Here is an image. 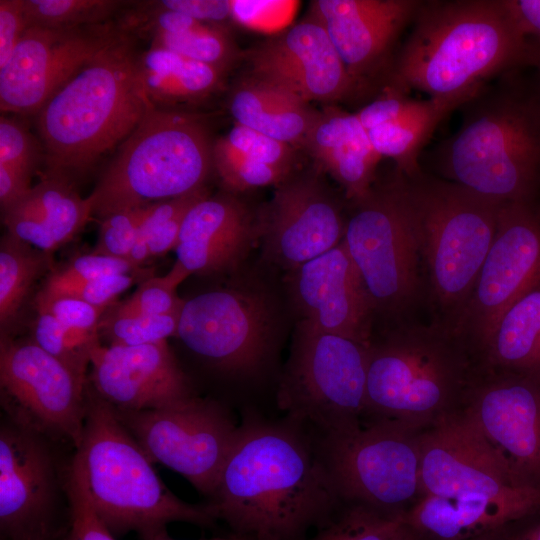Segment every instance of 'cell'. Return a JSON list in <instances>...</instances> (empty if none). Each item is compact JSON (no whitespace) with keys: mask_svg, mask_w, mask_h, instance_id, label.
Wrapping results in <instances>:
<instances>
[{"mask_svg":"<svg viewBox=\"0 0 540 540\" xmlns=\"http://www.w3.org/2000/svg\"><path fill=\"white\" fill-rule=\"evenodd\" d=\"M458 130L433 153L447 180L499 203L534 202L540 191V95L508 81L461 107Z\"/></svg>","mask_w":540,"mask_h":540,"instance_id":"obj_5","label":"cell"},{"mask_svg":"<svg viewBox=\"0 0 540 540\" xmlns=\"http://www.w3.org/2000/svg\"><path fill=\"white\" fill-rule=\"evenodd\" d=\"M148 3L155 8L183 13L203 23L226 26L233 20L231 0H159Z\"/></svg>","mask_w":540,"mask_h":540,"instance_id":"obj_48","label":"cell"},{"mask_svg":"<svg viewBox=\"0 0 540 540\" xmlns=\"http://www.w3.org/2000/svg\"><path fill=\"white\" fill-rule=\"evenodd\" d=\"M86 398L84 429L69 471L115 537L135 532L141 540H159L173 522L215 524L210 503H188L165 485L113 408L88 385Z\"/></svg>","mask_w":540,"mask_h":540,"instance_id":"obj_3","label":"cell"},{"mask_svg":"<svg viewBox=\"0 0 540 540\" xmlns=\"http://www.w3.org/2000/svg\"><path fill=\"white\" fill-rule=\"evenodd\" d=\"M318 168L343 188L352 202L362 198L376 181L381 157L356 113L335 105L317 110L302 147Z\"/></svg>","mask_w":540,"mask_h":540,"instance_id":"obj_27","label":"cell"},{"mask_svg":"<svg viewBox=\"0 0 540 540\" xmlns=\"http://www.w3.org/2000/svg\"><path fill=\"white\" fill-rule=\"evenodd\" d=\"M390 540H421L405 523Z\"/></svg>","mask_w":540,"mask_h":540,"instance_id":"obj_54","label":"cell"},{"mask_svg":"<svg viewBox=\"0 0 540 540\" xmlns=\"http://www.w3.org/2000/svg\"><path fill=\"white\" fill-rule=\"evenodd\" d=\"M44 151L42 144L20 121L0 118V165L32 174Z\"/></svg>","mask_w":540,"mask_h":540,"instance_id":"obj_44","label":"cell"},{"mask_svg":"<svg viewBox=\"0 0 540 540\" xmlns=\"http://www.w3.org/2000/svg\"><path fill=\"white\" fill-rule=\"evenodd\" d=\"M418 0H314L309 14L327 31L351 76L364 88L387 70L391 53L421 5Z\"/></svg>","mask_w":540,"mask_h":540,"instance_id":"obj_23","label":"cell"},{"mask_svg":"<svg viewBox=\"0 0 540 540\" xmlns=\"http://www.w3.org/2000/svg\"><path fill=\"white\" fill-rule=\"evenodd\" d=\"M525 64L536 68L540 81V38L528 37V54ZM536 90L540 95V86Z\"/></svg>","mask_w":540,"mask_h":540,"instance_id":"obj_53","label":"cell"},{"mask_svg":"<svg viewBox=\"0 0 540 540\" xmlns=\"http://www.w3.org/2000/svg\"><path fill=\"white\" fill-rule=\"evenodd\" d=\"M55 443L5 418L0 427L1 540H61L69 530V464Z\"/></svg>","mask_w":540,"mask_h":540,"instance_id":"obj_12","label":"cell"},{"mask_svg":"<svg viewBox=\"0 0 540 540\" xmlns=\"http://www.w3.org/2000/svg\"><path fill=\"white\" fill-rule=\"evenodd\" d=\"M119 0H23L30 27L75 29L112 21L127 6Z\"/></svg>","mask_w":540,"mask_h":540,"instance_id":"obj_35","label":"cell"},{"mask_svg":"<svg viewBox=\"0 0 540 540\" xmlns=\"http://www.w3.org/2000/svg\"><path fill=\"white\" fill-rule=\"evenodd\" d=\"M295 160V147L236 123L213 142V169L230 193L278 185Z\"/></svg>","mask_w":540,"mask_h":540,"instance_id":"obj_29","label":"cell"},{"mask_svg":"<svg viewBox=\"0 0 540 540\" xmlns=\"http://www.w3.org/2000/svg\"><path fill=\"white\" fill-rule=\"evenodd\" d=\"M113 410L153 463L212 496L239 430L226 408L194 395L159 409Z\"/></svg>","mask_w":540,"mask_h":540,"instance_id":"obj_14","label":"cell"},{"mask_svg":"<svg viewBox=\"0 0 540 540\" xmlns=\"http://www.w3.org/2000/svg\"><path fill=\"white\" fill-rule=\"evenodd\" d=\"M142 269L128 259L92 252L75 257L63 267L54 270L41 290L58 292L105 275L131 273Z\"/></svg>","mask_w":540,"mask_h":540,"instance_id":"obj_41","label":"cell"},{"mask_svg":"<svg viewBox=\"0 0 540 540\" xmlns=\"http://www.w3.org/2000/svg\"><path fill=\"white\" fill-rule=\"evenodd\" d=\"M159 540H175V539H173L169 535H167V536H165V537H163V538H161ZM200 540H253V539L233 533V535H230V536L213 537V538H209V539H200Z\"/></svg>","mask_w":540,"mask_h":540,"instance_id":"obj_56","label":"cell"},{"mask_svg":"<svg viewBox=\"0 0 540 540\" xmlns=\"http://www.w3.org/2000/svg\"><path fill=\"white\" fill-rule=\"evenodd\" d=\"M189 275L175 262L166 275L145 278L126 301L114 307L121 312L147 315L180 314L185 300L177 296L176 289Z\"/></svg>","mask_w":540,"mask_h":540,"instance_id":"obj_40","label":"cell"},{"mask_svg":"<svg viewBox=\"0 0 540 540\" xmlns=\"http://www.w3.org/2000/svg\"><path fill=\"white\" fill-rule=\"evenodd\" d=\"M394 57L389 86L469 101L490 79L525 64L528 37L506 0L422 1Z\"/></svg>","mask_w":540,"mask_h":540,"instance_id":"obj_2","label":"cell"},{"mask_svg":"<svg viewBox=\"0 0 540 540\" xmlns=\"http://www.w3.org/2000/svg\"><path fill=\"white\" fill-rule=\"evenodd\" d=\"M27 29L23 0H1L0 67L7 63Z\"/></svg>","mask_w":540,"mask_h":540,"instance_id":"obj_49","label":"cell"},{"mask_svg":"<svg viewBox=\"0 0 540 540\" xmlns=\"http://www.w3.org/2000/svg\"><path fill=\"white\" fill-rule=\"evenodd\" d=\"M292 272L302 324L371 344L373 303L343 241Z\"/></svg>","mask_w":540,"mask_h":540,"instance_id":"obj_24","label":"cell"},{"mask_svg":"<svg viewBox=\"0 0 540 540\" xmlns=\"http://www.w3.org/2000/svg\"><path fill=\"white\" fill-rule=\"evenodd\" d=\"M180 314L147 315L118 311L104 313L99 335L108 345L136 346L164 342L177 336Z\"/></svg>","mask_w":540,"mask_h":540,"instance_id":"obj_39","label":"cell"},{"mask_svg":"<svg viewBox=\"0 0 540 540\" xmlns=\"http://www.w3.org/2000/svg\"><path fill=\"white\" fill-rule=\"evenodd\" d=\"M405 184L421 265L449 327L474 289L502 203L423 171Z\"/></svg>","mask_w":540,"mask_h":540,"instance_id":"obj_7","label":"cell"},{"mask_svg":"<svg viewBox=\"0 0 540 540\" xmlns=\"http://www.w3.org/2000/svg\"><path fill=\"white\" fill-rule=\"evenodd\" d=\"M261 235L260 218L226 193L207 196L186 214L175 251L190 274H212L234 269Z\"/></svg>","mask_w":540,"mask_h":540,"instance_id":"obj_25","label":"cell"},{"mask_svg":"<svg viewBox=\"0 0 540 540\" xmlns=\"http://www.w3.org/2000/svg\"><path fill=\"white\" fill-rule=\"evenodd\" d=\"M466 413L516 480L540 490V382L501 372L477 388Z\"/></svg>","mask_w":540,"mask_h":540,"instance_id":"obj_22","label":"cell"},{"mask_svg":"<svg viewBox=\"0 0 540 540\" xmlns=\"http://www.w3.org/2000/svg\"><path fill=\"white\" fill-rule=\"evenodd\" d=\"M213 142L200 115L152 105L87 197L92 215L103 219L204 188Z\"/></svg>","mask_w":540,"mask_h":540,"instance_id":"obj_6","label":"cell"},{"mask_svg":"<svg viewBox=\"0 0 540 540\" xmlns=\"http://www.w3.org/2000/svg\"><path fill=\"white\" fill-rule=\"evenodd\" d=\"M31 327V339L44 351L61 361L78 377L87 381L91 353L101 343L99 337H90L61 324L53 315L36 311Z\"/></svg>","mask_w":540,"mask_h":540,"instance_id":"obj_38","label":"cell"},{"mask_svg":"<svg viewBox=\"0 0 540 540\" xmlns=\"http://www.w3.org/2000/svg\"><path fill=\"white\" fill-rule=\"evenodd\" d=\"M319 454L340 500L388 513L420 490V433L405 424L372 419L323 436Z\"/></svg>","mask_w":540,"mask_h":540,"instance_id":"obj_11","label":"cell"},{"mask_svg":"<svg viewBox=\"0 0 540 540\" xmlns=\"http://www.w3.org/2000/svg\"><path fill=\"white\" fill-rule=\"evenodd\" d=\"M370 345L301 323L277 394L288 419L323 436L359 425L366 411Z\"/></svg>","mask_w":540,"mask_h":540,"instance_id":"obj_9","label":"cell"},{"mask_svg":"<svg viewBox=\"0 0 540 540\" xmlns=\"http://www.w3.org/2000/svg\"><path fill=\"white\" fill-rule=\"evenodd\" d=\"M125 34L117 22L75 29L30 27L0 67V107L36 115L97 55Z\"/></svg>","mask_w":540,"mask_h":540,"instance_id":"obj_17","label":"cell"},{"mask_svg":"<svg viewBox=\"0 0 540 540\" xmlns=\"http://www.w3.org/2000/svg\"><path fill=\"white\" fill-rule=\"evenodd\" d=\"M274 329V311L267 297L251 288L232 287L186 300L177 336L213 367L247 376L267 361Z\"/></svg>","mask_w":540,"mask_h":540,"instance_id":"obj_16","label":"cell"},{"mask_svg":"<svg viewBox=\"0 0 540 540\" xmlns=\"http://www.w3.org/2000/svg\"><path fill=\"white\" fill-rule=\"evenodd\" d=\"M139 76L151 104L174 110L206 99L222 84L223 70L161 47L140 53Z\"/></svg>","mask_w":540,"mask_h":540,"instance_id":"obj_31","label":"cell"},{"mask_svg":"<svg viewBox=\"0 0 540 540\" xmlns=\"http://www.w3.org/2000/svg\"><path fill=\"white\" fill-rule=\"evenodd\" d=\"M229 111L236 124L302 147L317 110L291 92L250 76L232 91Z\"/></svg>","mask_w":540,"mask_h":540,"instance_id":"obj_30","label":"cell"},{"mask_svg":"<svg viewBox=\"0 0 540 540\" xmlns=\"http://www.w3.org/2000/svg\"><path fill=\"white\" fill-rule=\"evenodd\" d=\"M147 277L150 276L148 275V271H145L144 269L131 273L111 274L58 292L49 293L70 295L94 306L109 308L120 294L130 288L133 284L137 282L140 283Z\"/></svg>","mask_w":540,"mask_h":540,"instance_id":"obj_47","label":"cell"},{"mask_svg":"<svg viewBox=\"0 0 540 540\" xmlns=\"http://www.w3.org/2000/svg\"><path fill=\"white\" fill-rule=\"evenodd\" d=\"M347 219L343 243L357 266L374 311L398 314L416 299L421 264L405 176L395 168L377 180Z\"/></svg>","mask_w":540,"mask_h":540,"instance_id":"obj_10","label":"cell"},{"mask_svg":"<svg viewBox=\"0 0 540 540\" xmlns=\"http://www.w3.org/2000/svg\"><path fill=\"white\" fill-rule=\"evenodd\" d=\"M86 386L31 338L1 335V406L11 423L76 448L86 418Z\"/></svg>","mask_w":540,"mask_h":540,"instance_id":"obj_13","label":"cell"},{"mask_svg":"<svg viewBox=\"0 0 540 540\" xmlns=\"http://www.w3.org/2000/svg\"><path fill=\"white\" fill-rule=\"evenodd\" d=\"M403 525V513L352 503L341 513H334L308 540H390Z\"/></svg>","mask_w":540,"mask_h":540,"instance_id":"obj_37","label":"cell"},{"mask_svg":"<svg viewBox=\"0 0 540 540\" xmlns=\"http://www.w3.org/2000/svg\"><path fill=\"white\" fill-rule=\"evenodd\" d=\"M523 526L513 534H507V540H540V514L523 520Z\"/></svg>","mask_w":540,"mask_h":540,"instance_id":"obj_52","label":"cell"},{"mask_svg":"<svg viewBox=\"0 0 540 540\" xmlns=\"http://www.w3.org/2000/svg\"><path fill=\"white\" fill-rule=\"evenodd\" d=\"M2 215L8 234L52 254L85 226L92 208L70 182L47 177Z\"/></svg>","mask_w":540,"mask_h":540,"instance_id":"obj_28","label":"cell"},{"mask_svg":"<svg viewBox=\"0 0 540 540\" xmlns=\"http://www.w3.org/2000/svg\"><path fill=\"white\" fill-rule=\"evenodd\" d=\"M420 490L435 496L540 497V490L516 480L467 413L444 415L420 433Z\"/></svg>","mask_w":540,"mask_h":540,"instance_id":"obj_18","label":"cell"},{"mask_svg":"<svg viewBox=\"0 0 540 540\" xmlns=\"http://www.w3.org/2000/svg\"><path fill=\"white\" fill-rule=\"evenodd\" d=\"M36 311L53 315L65 327L80 334L99 337V325L108 308L94 306L79 298L40 290L34 300Z\"/></svg>","mask_w":540,"mask_h":540,"instance_id":"obj_42","label":"cell"},{"mask_svg":"<svg viewBox=\"0 0 540 540\" xmlns=\"http://www.w3.org/2000/svg\"><path fill=\"white\" fill-rule=\"evenodd\" d=\"M251 76L305 102L334 105L364 91L349 73L322 24L310 14L248 54Z\"/></svg>","mask_w":540,"mask_h":540,"instance_id":"obj_19","label":"cell"},{"mask_svg":"<svg viewBox=\"0 0 540 540\" xmlns=\"http://www.w3.org/2000/svg\"><path fill=\"white\" fill-rule=\"evenodd\" d=\"M270 261L291 272L339 245L347 219L317 174L287 177L259 215Z\"/></svg>","mask_w":540,"mask_h":540,"instance_id":"obj_20","label":"cell"},{"mask_svg":"<svg viewBox=\"0 0 540 540\" xmlns=\"http://www.w3.org/2000/svg\"><path fill=\"white\" fill-rule=\"evenodd\" d=\"M68 492L71 503V521L68 532L61 540H116L70 471Z\"/></svg>","mask_w":540,"mask_h":540,"instance_id":"obj_46","label":"cell"},{"mask_svg":"<svg viewBox=\"0 0 540 540\" xmlns=\"http://www.w3.org/2000/svg\"><path fill=\"white\" fill-rule=\"evenodd\" d=\"M144 208L118 211L101 219L98 240L92 252L129 260L138 238Z\"/></svg>","mask_w":540,"mask_h":540,"instance_id":"obj_45","label":"cell"},{"mask_svg":"<svg viewBox=\"0 0 540 540\" xmlns=\"http://www.w3.org/2000/svg\"><path fill=\"white\" fill-rule=\"evenodd\" d=\"M210 498L218 519L253 540H304L340 502L319 451L290 420L239 425Z\"/></svg>","mask_w":540,"mask_h":540,"instance_id":"obj_1","label":"cell"},{"mask_svg":"<svg viewBox=\"0 0 540 540\" xmlns=\"http://www.w3.org/2000/svg\"><path fill=\"white\" fill-rule=\"evenodd\" d=\"M463 343L446 325L402 329L370 345L366 414L417 429L441 418L466 381Z\"/></svg>","mask_w":540,"mask_h":540,"instance_id":"obj_8","label":"cell"},{"mask_svg":"<svg viewBox=\"0 0 540 540\" xmlns=\"http://www.w3.org/2000/svg\"><path fill=\"white\" fill-rule=\"evenodd\" d=\"M527 37L540 38V0H506Z\"/></svg>","mask_w":540,"mask_h":540,"instance_id":"obj_51","label":"cell"},{"mask_svg":"<svg viewBox=\"0 0 540 540\" xmlns=\"http://www.w3.org/2000/svg\"><path fill=\"white\" fill-rule=\"evenodd\" d=\"M540 281V206L502 203L491 247L464 308L448 327L485 347L505 311Z\"/></svg>","mask_w":540,"mask_h":540,"instance_id":"obj_15","label":"cell"},{"mask_svg":"<svg viewBox=\"0 0 540 540\" xmlns=\"http://www.w3.org/2000/svg\"><path fill=\"white\" fill-rule=\"evenodd\" d=\"M471 540H507V534L504 529L488 533Z\"/></svg>","mask_w":540,"mask_h":540,"instance_id":"obj_55","label":"cell"},{"mask_svg":"<svg viewBox=\"0 0 540 540\" xmlns=\"http://www.w3.org/2000/svg\"><path fill=\"white\" fill-rule=\"evenodd\" d=\"M90 366L88 387L115 410L159 409L194 396L166 341L136 346L99 343Z\"/></svg>","mask_w":540,"mask_h":540,"instance_id":"obj_21","label":"cell"},{"mask_svg":"<svg viewBox=\"0 0 540 540\" xmlns=\"http://www.w3.org/2000/svg\"><path fill=\"white\" fill-rule=\"evenodd\" d=\"M51 265V254L42 252L6 232L0 242L1 335L16 319L33 284Z\"/></svg>","mask_w":540,"mask_h":540,"instance_id":"obj_34","label":"cell"},{"mask_svg":"<svg viewBox=\"0 0 540 540\" xmlns=\"http://www.w3.org/2000/svg\"><path fill=\"white\" fill-rule=\"evenodd\" d=\"M148 36L151 38L150 46L165 48L223 71L238 54L226 26L204 24L183 33L155 32Z\"/></svg>","mask_w":540,"mask_h":540,"instance_id":"obj_36","label":"cell"},{"mask_svg":"<svg viewBox=\"0 0 540 540\" xmlns=\"http://www.w3.org/2000/svg\"><path fill=\"white\" fill-rule=\"evenodd\" d=\"M467 101L451 98H411L394 120L368 130L375 151L393 160L396 169L407 177L422 172L419 157L438 125Z\"/></svg>","mask_w":540,"mask_h":540,"instance_id":"obj_32","label":"cell"},{"mask_svg":"<svg viewBox=\"0 0 540 540\" xmlns=\"http://www.w3.org/2000/svg\"><path fill=\"white\" fill-rule=\"evenodd\" d=\"M139 55L125 34L36 114L48 177L71 183L121 144L142 120L152 104L141 84Z\"/></svg>","mask_w":540,"mask_h":540,"instance_id":"obj_4","label":"cell"},{"mask_svg":"<svg viewBox=\"0 0 540 540\" xmlns=\"http://www.w3.org/2000/svg\"><path fill=\"white\" fill-rule=\"evenodd\" d=\"M540 514V497L424 495L403 513L414 532L434 540H471Z\"/></svg>","mask_w":540,"mask_h":540,"instance_id":"obj_26","label":"cell"},{"mask_svg":"<svg viewBox=\"0 0 540 540\" xmlns=\"http://www.w3.org/2000/svg\"><path fill=\"white\" fill-rule=\"evenodd\" d=\"M29 173L14 169L9 166L0 165V206L4 213L19 201H21L31 190Z\"/></svg>","mask_w":540,"mask_h":540,"instance_id":"obj_50","label":"cell"},{"mask_svg":"<svg viewBox=\"0 0 540 540\" xmlns=\"http://www.w3.org/2000/svg\"><path fill=\"white\" fill-rule=\"evenodd\" d=\"M483 351L501 372L540 382V281L505 311Z\"/></svg>","mask_w":540,"mask_h":540,"instance_id":"obj_33","label":"cell"},{"mask_svg":"<svg viewBox=\"0 0 540 540\" xmlns=\"http://www.w3.org/2000/svg\"><path fill=\"white\" fill-rule=\"evenodd\" d=\"M207 196L209 194L204 187L180 197L145 206L138 238L129 255V260L142 267L149 261L146 244L151 236L171 219L186 214L196 203Z\"/></svg>","mask_w":540,"mask_h":540,"instance_id":"obj_43","label":"cell"}]
</instances>
